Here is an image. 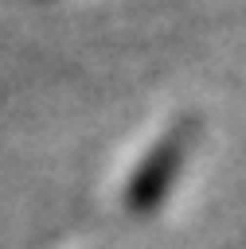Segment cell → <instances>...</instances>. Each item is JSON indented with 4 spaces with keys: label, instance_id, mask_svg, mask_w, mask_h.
<instances>
[{
    "label": "cell",
    "instance_id": "obj_1",
    "mask_svg": "<svg viewBox=\"0 0 246 249\" xmlns=\"http://www.w3.org/2000/svg\"><path fill=\"white\" fill-rule=\"evenodd\" d=\"M191 136H195L191 121H176V124H168L164 136L144 152V160L133 167V175H129V183H125V206H129L133 214L152 210V206L168 195L172 179H176L180 167H184V156H187V148H191Z\"/></svg>",
    "mask_w": 246,
    "mask_h": 249
}]
</instances>
